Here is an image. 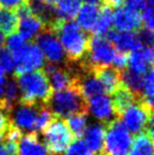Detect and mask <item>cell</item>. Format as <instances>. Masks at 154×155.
I'll use <instances>...</instances> for the list:
<instances>
[{
	"mask_svg": "<svg viewBox=\"0 0 154 155\" xmlns=\"http://www.w3.org/2000/svg\"><path fill=\"white\" fill-rule=\"evenodd\" d=\"M18 155H49L47 147L41 143L36 132L23 133L18 141Z\"/></svg>",
	"mask_w": 154,
	"mask_h": 155,
	"instance_id": "e0dca14e",
	"label": "cell"
},
{
	"mask_svg": "<svg viewBox=\"0 0 154 155\" xmlns=\"http://www.w3.org/2000/svg\"><path fill=\"white\" fill-rule=\"evenodd\" d=\"M18 17L16 13L0 8V30L4 34H13L17 30Z\"/></svg>",
	"mask_w": 154,
	"mask_h": 155,
	"instance_id": "4316f807",
	"label": "cell"
},
{
	"mask_svg": "<svg viewBox=\"0 0 154 155\" xmlns=\"http://www.w3.org/2000/svg\"><path fill=\"white\" fill-rule=\"evenodd\" d=\"M106 126L103 124H90L87 126L84 134V143L93 155H103L105 143Z\"/></svg>",
	"mask_w": 154,
	"mask_h": 155,
	"instance_id": "2e32d148",
	"label": "cell"
},
{
	"mask_svg": "<svg viewBox=\"0 0 154 155\" xmlns=\"http://www.w3.org/2000/svg\"><path fill=\"white\" fill-rule=\"evenodd\" d=\"M67 127L74 136V138H80L88 126V113H78L66 118Z\"/></svg>",
	"mask_w": 154,
	"mask_h": 155,
	"instance_id": "484cf974",
	"label": "cell"
},
{
	"mask_svg": "<svg viewBox=\"0 0 154 155\" xmlns=\"http://www.w3.org/2000/svg\"><path fill=\"white\" fill-rule=\"evenodd\" d=\"M128 63V55L126 53H121V52H117L115 58L113 60V63L112 64L114 65V68L117 69L118 71H123V70L126 69Z\"/></svg>",
	"mask_w": 154,
	"mask_h": 155,
	"instance_id": "836d02e7",
	"label": "cell"
},
{
	"mask_svg": "<svg viewBox=\"0 0 154 155\" xmlns=\"http://www.w3.org/2000/svg\"><path fill=\"white\" fill-rule=\"evenodd\" d=\"M112 25H113V11L110 6L103 4V6L99 8L98 18L92 32L96 36L105 37L107 33L111 30Z\"/></svg>",
	"mask_w": 154,
	"mask_h": 155,
	"instance_id": "d4e9b609",
	"label": "cell"
},
{
	"mask_svg": "<svg viewBox=\"0 0 154 155\" xmlns=\"http://www.w3.org/2000/svg\"><path fill=\"white\" fill-rule=\"evenodd\" d=\"M16 81L20 92V104L43 106L53 93L47 75L42 70L16 76Z\"/></svg>",
	"mask_w": 154,
	"mask_h": 155,
	"instance_id": "7a4b0ae2",
	"label": "cell"
},
{
	"mask_svg": "<svg viewBox=\"0 0 154 155\" xmlns=\"http://www.w3.org/2000/svg\"><path fill=\"white\" fill-rule=\"evenodd\" d=\"M0 77H5V72L1 68V65H0Z\"/></svg>",
	"mask_w": 154,
	"mask_h": 155,
	"instance_id": "ab89813d",
	"label": "cell"
},
{
	"mask_svg": "<svg viewBox=\"0 0 154 155\" xmlns=\"http://www.w3.org/2000/svg\"><path fill=\"white\" fill-rule=\"evenodd\" d=\"M113 25L118 32H132L134 30H139L142 25V17L137 13L120 6L113 12Z\"/></svg>",
	"mask_w": 154,
	"mask_h": 155,
	"instance_id": "5bb4252c",
	"label": "cell"
},
{
	"mask_svg": "<svg viewBox=\"0 0 154 155\" xmlns=\"http://www.w3.org/2000/svg\"><path fill=\"white\" fill-rule=\"evenodd\" d=\"M82 0H57L54 4L55 15L61 20H72L77 15Z\"/></svg>",
	"mask_w": 154,
	"mask_h": 155,
	"instance_id": "7402d4cb",
	"label": "cell"
},
{
	"mask_svg": "<svg viewBox=\"0 0 154 155\" xmlns=\"http://www.w3.org/2000/svg\"><path fill=\"white\" fill-rule=\"evenodd\" d=\"M36 45L50 63L60 64L66 62V54L64 49L55 33L50 28H45L36 37Z\"/></svg>",
	"mask_w": 154,
	"mask_h": 155,
	"instance_id": "9c48e42d",
	"label": "cell"
},
{
	"mask_svg": "<svg viewBox=\"0 0 154 155\" xmlns=\"http://www.w3.org/2000/svg\"><path fill=\"white\" fill-rule=\"evenodd\" d=\"M0 155H11L2 140H0Z\"/></svg>",
	"mask_w": 154,
	"mask_h": 155,
	"instance_id": "8d00e7d4",
	"label": "cell"
},
{
	"mask_svg": "<svg viewBox=\"0 0 154 155\" xmlns=\"http://www.w3.org/2000/svg\"><path fill=\"white\" fill-rule=\"evenodd\" d=\"M86 3H90V4H98V3H100L103 0H84Z\"/></svg>",
	"mask_w": 154,
	"mask_h": 155,
	"instance_id": "f35d334b",
	"label": "cell"
},
{
	"mask_svg": "<svg viewBox=\"0 0 154 155\" xmlns=\"http://www.w3.org/2000/svg\"><path fill=\"white\" fill-rule=\"evenodd\" d=\"M5 42H6V47H8V51L12 54V56L18 53L23 48V45H25V39L19 34H16V33L11 34L8 36V38L6 39Z\"/></svg>",
	"mask_w": 154,
	"mask_h": 155,
	"instance_id": "f1b7e54d",
	"label": "cell"
},
{
	"mask_svg": "<svg viewBox=\"0 0 154 155\" xmlns=\"http://www.w3.org/2000/svg\"><path fill=\"white\" fill-rule=\"evenodd\" d=\"M30 0H0V8L16 12L20 6L29 3Z\"/></svg>",
	"mask_w": 154,
	"mask_h": 155,
	"instance_id": "d6a6232c",
	"label": "cell"
},
{
	"mask_svg": "<svg viewBox=\"0 0 154 155\" xmlns=\"http://www.w3.org/2000/svg\"><path fill=\"white\" fill-rule=\"evenodd\" d=\"M87 106H88V112H90L92 116H94L103 124H108L112 120L118 118L111 98L106 94L88 99Z\"/></svg>",
	"mask_w": 154,
	"mask_h": 155,
	"instance_id": "7c38bea8",
	"label": "cell"
},
{
	"mask_svg": "<svg viewBox=\"0 0 154 155\" xmlns=\"http://www.w3.org/2000/svg\"><path fill=\"white\" fill-rule=\"evenodd\" d=\"M137 36L143 47H152L153 31L146 29V28H143V29H139V31L137 33Z\"/></svg>",
	"mask_w": 154,
	"mask_h": 155,
	"instance_id": "1f68e13d",
	"label": "cell"
},
{
	"mask_svg": "<svg viewBox=\"0 0 154 155\" xmlns=\"http://www.w3.org/2000/svg\"><path fill=\"white\" fill-rule=\"evenodd\" d=\"M126 0H103V4L105 5H108L110 8H120V6L123 5Z\"/></svg>",
	"mask_w": 154,
	"mask_h": 155,
	"instance_id": "e575fe53",
	"label": "cell"
},
{
	"mask_svg": "<svg viewBox=\"0 0 154 155\" xmlns=\"http://www.w3.org/2000/svg\"><path fill=\"white\" fill-rule=\"evenodd\" d=\"M55 118L66 119L78 113H88L87 100L79 92L77 87L55 91L45 104Z\"/></svg>",
	"mask_w": 154,
	"mask_h": 155,
	"instance_id": "3957f363",
	"label": "cell"
},
{
	"mask_svg": "<svg viewBox=\"0 0 154 155\" xmlns=\"http://www.w3.org/2000/svg\"><path fill=\"white\" fill-rule=\"evenodd\" d=\"M64 155H93L87 145L84 143V140L80 138H75L70 143Z\"/></svg>",
	"mask_w": 154,
	"mask_h": 155,
	"instance_id": "83f0119b",
	"label": "cell"
},
{
	"mask_svg": "<svg viewBox=\"0 0 154 155\" xmlns=\"http://www.w3.org/2000/svg\"><path fill=\"white\" fill-rule=\"evenodd\" d=\"M111 96L112 104H113L114 110H115L118 118L126 109L129 108L131 104L136 102L138 99H140L123 84H119V87L111 94Z\"/></svg>",
	"mask_w": 154,
	"mask_h": 155,
	"instance_id": "ffe728a7",
	"label": "cell"
},
{
	"mask_svg": "<svg viewBox=\"0 0 154 155\" xmlns=\"http://www.w3.org/2000/svg\"><path fill=\"white\" fill-rule=\"evenodd\" d=\"M119 119L130 133L138 135L146 132L149 123L153 120V107L138 99L121 113Z\"/></svg>",
	"mask_w": 154,
	"mask_h": 155,
	"instance_id": "5b68a950",
	"label": "cell"
},
{
	"mask_svg": "<svg viewBox=\"0 0 154 155\" xmlns=\"http://www.w3.org/2000/svg\"><path fill=\"white\" fill-rule=\"evenodd\" d=\"M0 65L4 70L5 74H11L15 70V62L13 56L8 50L0 49Z\"/></svg>",
	"mask_w": 154,
	"mask_h": 155,
	"instance_id": "f546056e",
	"label": "cell"
},
{
	"mask_svg": "<svg viewBox=\"0 0 154 155\" xmlns=\"http://www.w3.org/2000/svg\"><path fill=\"white\" fill-rule=\"evenodd\" d=\"M42 134L49 154L64 153L75 139L67 127L66 121L59 118H54Z\"/></svg>",
	"mask_w": 154,
	"mask_h": 155,
	"instance_id": "8992f818",
	"label": "cell"
},
{
	"mask_svg": "<svg viewBox=\"0 0 154 155\" xmlns=\"http://www.w3.org/2000/svg\"><path fill=\"white\" fill-rule=\"evenodd\" d=\"M51 30L57 36L69 61L77 62L86 57L90 37L76 22L58 19Z\"/></svg>",
	"mask_w": 154,
	"mask_h": 155,
	"instance_id": "6da1fadb",
	"label": "cell"
},
{
	"mask_svg": "<svg viewBox=\"0 0 154 155\" xmlns=\"http://www.w3.org/2000/svg\"><path fill=\"white\" fill-rule=\"evenodd\" d=\"M146 6V0H126L125 3H123V8L134 13H137L139 15H142L143 11L145 10Z\"/></svg>",
	"mask_w": 154,
	"mask_h": 155,
	"instance_id": "4dcf8cb0",
	"label": "cell"
},
{
	"mask_svg": "<svg viewBox=\"0 0 154 155\" xmlns=\"http://www.w3.org/2000/svg\"><path fill=\"white\" fill-rule=\"evenodd\" d=\"M99 15V8L96 4L86 3L84 6H80L76 17L77 25L84 32H91L94 29V25L97 21Z\"/></svg>",
	"mask_w": 154,
	"mask_h": 155,
	"instance_id": "44dd1931",
	"label": "cell"
},
{
	"mask_svg": "<svg viewBox=\"0 0 154 155\" xmlns=\"http://www.w3.org/2000/svg\"><path fill=\"white\" fill-rule=\"evenodd\" d=\"M15 62V76L38 71L44 65V56L36 43H25L17 54L13 55Z\"/></svg>",
	"mask_w": 154,
	"mask_h": 155,
	"instance_id": "ba28073f",
	"label": "cell"
},
{
	"mask_svg": "<svg viewBox=\"0 0 154 155\" xmlns=\"http://www.w3.org/2000/svg\"><path fill=\"white\" fill-rule=\"evenodd\" d=\"M5 82H6L5 77H0V101H1L2 96H3L4 87H5Z\"/></svg>",
	"mask_w": 154,
	"mask_h": 155,
	"instance_id": "d590c367",
	"label": "cell"
},
{
	"mask_svg": "<svg viewBox=\"0 0 154 155\" xmlns=\"http://www.w3.org/2000/svg\"><path fill=\"white\" fill-rule=\"evenodd\" d=\"M34 1H40V2H42V1H44V0H34Z\"/></svg>",
	"mask_w": 154,
	"mask_h": 155,
	"instance_id": "b9f144b4",
	"label": "cell"
},
{
	"mask_svg": "<svg viewBox=\"0 0 154 155\" xmlns=\"http://www.w3.org/2000/svg\"><path fill=\"white\" fill-rule=\"evenodd\" d=\"M49 155H61V154H49Z\"/></svg>",
	"mask_w": 154,
	"mask_h": 155,
	"instance_id": "7bdbcfd3",
	"label": "cell"
},
{
	"mask_svg": "<svg viewBox=\"0 0 154 155\" xmlns=\"http://www.w3.org/2000/svg\"><path fill=\"white\" fill-rule=\"evenodd\" d=\"M106 126L103 155H127L132 145L131 133L126 129L119 118Z\"/></svg>",
	"mask_w": 154,
	"mask_h": 155,
	"instance_id": "277c9868",
	"label": "cell"
},
{
	"mask_svg": "<svg viewBox=\"0 0 154 155\" xmlns=\"http://www.w3.org/2000/svg\"><path fill=\"white\" fill-rule=\"evenodd\" d=\"M144 74L136 73L130 69H125L120 72L121 84L127 87L130 91H132L140 99H142L143 86H144Z\"/></svg>",
	"mask_w": 154,
	"mask_h": 155,
	"instance_id": "603a6c76",
	"label": "cell"
},
{
	"mask_svg": "<svg viewBox=\"0 0 154 155\" xmlns=\"http://www.w3.org/2000/svg\"><path fill=\"white\" fill-rule=\"evenodd\" d=\"M17 29L19 32L18 34L25 40H32L45 29V25L36 15L30 14L18 19Z\"/></svg>",
	"mask_w": 154,
	"mask_h": 155,
	"instance_id": "ac0fdd59",
	"label": "cell"
},
{
	"mask_svg": "<svg viewBox=\"0 0 154 155\" xmlns=\"http://www.w3.org/2000/svg\"><path fill=\"white\" fill-rule=\"evenodd\" d=\"M153 59L154 53L152 47H142L135 51L130 52L128 55L127 65L132 71L144 74L152 68Z\"/></svg>",
	"mask_w": 154,
	"mask_h": 155,
	"instance_id": "9a60e30c",
	"label": "cell"
},
{
	"mask_svg": "<svg viewBox=\"0 0 154 155\" xmlns=\"http://www.w3.org/2000/svg\"><path fill=\"white\" fill-rule=\"evenodd\" d=\"M93 72L97 76L100 82L103 84L106 93L111 95L114 91L119 87L121 84L120 78V71H118L114 67L107 65V67H98L94 68Z\"/></svg>",
	"mask_w": 154,
	"mask_h": 155,
	"instance_id": "d6986e66",
	"label": "cell"
},
{
	"mask_svg": "<svg viewBox=\"0 0 154 155\" xmlns=\"http://www.w3.org/2000/svg\"><path fill=\"white\" fill-rule=\"evenodd\" d=\"M45 2H47L48 4H51V5H54L55 4V2L57 1V0H44Z\"/></svg>",
	"mask_w": 154,
	"mask_h": 155,
	"instance_id": "60d3db41",
	"label": "cell"
},
{
	"mask_svg": "<svg viewBox=\"0 0 154 155\" xmlns=\"http://www.w3.org/2000/svg\"><path fill=\"white\" fill-rule=\"evenodd\" d=\"M116 49L113 43L106 37L92 36L89 41V49L84 60L92 68L107 67L113 63L116 55Z\"/></svg>",
	"mask_w": 154,
	"mask_h": 155,
	"instance_id": "52a82bcc",
	"label": "cell"
},
{
	"mask_svg": "<svg viewBox=\"0 0 154 155\" xmlns=\"http://www.w3.org/2000/svg\"><path fill=\"white\" fill-rule=\"evenodd\" d=\"M105 37L121 53L135 51L143 47L138 39L137 33L134 32H116L110 30Z\"/></svg>",
	"mask_w": 154,
	"mask_h": 155,
	"instance_id": "4fadbf2b",
	"label": "cell"
},
{
	"mask_svg": "<svg viewBox=\"0 0 154 155\" xmlns=\"http://www.w3.org/2000/svg\"><path fill=\"white\" fill-rule=\"evenodd\" d=\"M40 107L41 106H31L18 102L8 112V117L12 126L22 133L35 132L36 119Z\"/></svg>",
	"mask_w": 154,
	"mask_h": 155,
	"instance_id": "30bf717a",
	"label": "cell"
},
{
	"mask_svg": "<svg viewBox=\"0 0 154 155\" xmlns=\"http://www.w3.org/2000/svg\"><path fill=\"white\" fill-rule=\"evenodd\" d=\"M127 155H153V137L147 132L136 135Z\"/></svg>",
	"mask_w": 154,
	"mask_h": 155,
	"instance_id": "cb8c5ba5",
	"label": "cell"
},
{
	"mask_svg": "<svg viewBox=\"0 0 154 155\" xmlns=\"http://www.w3.org/2000/svg\"><path fill=\"white\" fill-rule=\"evenodd\" d=\"M45 73L51 89L54 91H61L75 87L76 77L70 68L61 67L60 64L49 63L45 68Z\"/></svg>",
	"mask_w": 154,
	"mask_h": 155,
	"instance_id": "8fae6325",
	"label": "cell"
},
{
	"mask_svg": "<svg viewBox=\"0 0 154 155\" xmlns=\"http://www.w3.org/2000/svg\"><path fill=\"white\" fill-rule=\"evenodd\" d=\"M4 42H5V34L0 30V49L3 47Z\"/></svg>",
	"mask_w": 154,
	"mask_h": 155,
	"instance_id": "74e56055",
	"label": "cell"
}]
</instances>
